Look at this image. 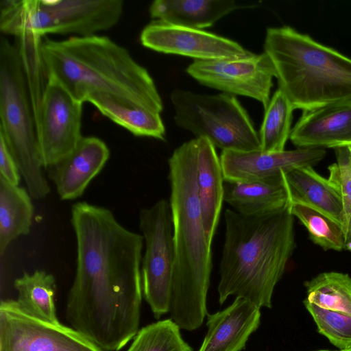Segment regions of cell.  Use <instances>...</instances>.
Here are the masks:
<instances>
[{"label": "cell", "mask_w": 351, "mask_h": 351, "mask_svg": "<svg viewBox=\"0 0 351 351\" xmlns=\"http://www.w3.org/2000/svg\"><path fill=\"white\" fill-rule=\"evenodd\" d=\"M71 223L77 265L66 319L101 351H119L139 330L143 237L86 202L72 206Z\"/></svg>", "instance_id": "6da1fadb"}, {"label": "cell", "mask_w": 351, "mask_h": 351, "mask_svg": "<svg viewBox=\"0 0 351 351\" xmlns=\"http://www.w3.org/2000/svg\"><path fill=\"white\" fill-rule=\"evenodd\" d=\"M40 53L46 79L56 80L82 103L90 95L104 94L158 113L163 110L148 71L126 48L106 36L45 38Z\"/></svg>", "instance_id": "7a4b0ae2"}, {"label": "cell", "mask_w": 351, "mask_h": 351, "mask_svg": "<svg viewBox=\"0 0 351 351\" xmlns=\"http://www.w3.org/2000/svg\"><path fill=\"white\" fill-rule=\"evenodd\" d=\"M197 138L177 147L168 160L175 247L171 319L180 329H197L208 315L212 243L204 227L197 186Z\"/></svg>", "instance_id": "3957f363"}, {"label": "cell", "mask_w": 351, "mask_h": 351, "mask_svg": "<svg viewBox=\"0 0 351 351\" xmlns=\"http://www.w3.org/2000/svg\"><path fill=\"white\" fill-rule=\"evenodd\" d=\"M225 239L219 264V302L230 295L271 308L276 284L295 248L289 205L262 215L224 211Z\"/></svg>", "instance_id": "277c9868"}, {"label": "cell", "mask_w": 351, "mask_h": 351, "mask_svg": "<svg viewBox=\"0 0 351 351\" xmlns=\"http://www.w3.org/2000/svg\"><path fill=\"white\" fill-rule=\"evenodd\" d=\"M264 52L278 89L294 109L309 110L351 100V58L290 26L268 27Z\"/></svg>", "instance_id": "5b68a950"}, {"label": "cell", "mask_w": 351, "mask_h": 351, "mask_svg": "<svg viewBox=\"0 0 351 351\" xmlns=\"http://www.w3.org/2000/svg\"><path fill=\"white\" fill-rule=\"evenodd\" d=\"M0 136L14 156L32 198L50 192L43 172L34 112L16 45L0 38Z\"/></svg>", "instance_id": "8992f818"}, {"label": "cell", "mask_w": 351, "mask_h": 351, "mask_svg": "<svg viewBox=\"0 0 351 351\" xmlns=\"http://www.w3.org/2000/svg\"><path fill=\"white\" fill-rule=\"evenodd\" d=\"M122 0H1L0 30L19 37L47 34L88 36L121 19Z\"/></svg>", "instance_id": "52a82bcc"}, {"label": "cell", "mask_w": 351, "mask_h": 351, "mask_svg": "<svg viewBox=\"0 0 351 351\" xmlns=\"http://www.w3.org/2000/svg\"><path fill=\"white\" fill-rule=\"evenodd\" d=\"M170 100L178 127L207 138L222 151L261 150L258 132L236 96L174 89Z\"/></svg>", "instance_id": "ba28073f"}, {"label": "cell", "mask_w": 351, "mask_h": 351, "mask_svg": "<svg viewBox=\"0 0 351 351\" xmlns=\"http://www.w3.org/2000/svg\"><path fill=\"white\" fill-rule=\"evenodd\" d=\"M145 243L141 262L143 295L156 319L170 312L175 265L173 226L169 200L161 199L139 213Z\"/></svg>", "instance_id": "9c48e42d"}, {"label": "cell", "mask_w": 351, "mask_h": 351, "mask_svg": "<svg viewBox=\"0 0 351 351\" xmlns=\"http://www.w3.org/2000/svg\"><path fill=\"white\" fill-rule=\"evenodd\" d=\"M0 351H101L86 337L61 323L25 312L16 300L0 303Z\"/></svg>", "instance_id": "30bf717a"}, {"label": "cell", "mask_w": 351, "mask_h": 351, "mask_svg": "<svg viewBox=\"0 0 351 351\" xmlns=\"http://www.w3.org/2000/svg\"><path fill=\"white\" fill-rule=\"evenodd\" d=\"M82 106L56 80L47 78L36 121L43 167L49 168L69 156L82 139Z\"/></svg>", "instance_id": "8fae6325"}, {"label": "cell", "mask_w": 351, "mask_h": 351, "mask_svg": "<svg viewBox=\"0 0 351 351\" xmlns=\"http://www.w3.org/2000/svg\"><path fill=\"white\" fill-rule=\"evenodd\" d=\"M186 73L199 84L232 95L259 101L265 109L276 73L269 56L263 52L233 59L194 60Z\"/></svg>", "instance_id": "7c38bea8"}, {"label": "cell", "mask_w": 351, "mask_h": 351, "mask_svg": "<svg viewBox=\"0 0 351 351\" xmlns=\"http://www.w3.org/2000/svg\"><path fill=\"white\" fill-rule=\"evenodd\" d=\"M141 44L152 50L194 60L241 58L252 53L237 42L200 29L171 25L160 21L147 25L140 35Z\"/></svg>", "instance_id": "4fadbf2b"}, {"label": "cell", "mask_w": 351, "mask_h": 351, "mask_svg": "<svg viewBox=\"0 0 351 351\" xmlns=\"http://www.w3.org/2000/svg\"><path fill=\"white\" fill-rule=\"evenodd\" d=\"M326 154L324 148L303 147L274 152L222 151L219 158L225 180L273 182L282 180V173L315 165Z\"/></svg>", "instance_id": "5bb4252c"}, {"label": "cell", "mask_w": 351, "mask_h": 351, "mask_svg": "<svg viewBox=\"0 0 351 351\" xmlns=\"http://www.w3.org/2000/svg\"><path fill=\"white\" fill-rule=\"evenodd\" d=\"M298 148L351 145V100L302 111L290 137Z\"/></svg>", "instance_id": "9a60e30c"}, {"label": "cell", "mask_w": 351, "mask_h": 351, "mask_svg": "<svg viewBox=\"0 0 351 351\" xmlns=\"http://www.w3.org/2000/svg\"><path fill=\"white\" fill-rule=\"evenodd\" d=\"M110 157L107 145L95 136L83 137L66 157L49 167L50 179L62 200L81 197Z\"/></svg>", "instance_id": "2e32d148"}, {"label": "cell", "mask_w": 351, "mask_h": 351, "mask_svg": "<svg viewBox=\"0 0 351 351\" xmlns=\"http://www.w3.org/2000/svg\"><path fill=\"white\" fill-rule=\"evenodd\" d=\"M260 308L237 297L222 311L208 315V332L198 351H241L261 322Z\"/></svg>", "instance_id": "e0dca14e"}, {"label": "cell", "mask_w": 351, "mask_h": 351, "mask_svg": "<svg viewBox=\"0 0 351 351\" xmlns=\"http://www.w3.org/2000/svg\"><path fill=\"white\" fill-rule=\"evenodd\" d=\"M197 186L202 219L212 243L223 202L224 176L214 145L205 138H196Z\"/></svg>", "instance_id": "ac0fdd59"}, {"label": "cell", "mask_w": 351, "mask_h": 351, "mask_svg": "<svg viewBox=\"0 0 351 351\" xmlns=\"http://www.w3.org/2000/svg\"><path fill=\"white\" fill-rule=\"evenodd\" d=\"M289 196V205L300 204L317 210L342 228L343 213L341 197L328 179L313 167L298 168L282 173Z\"/></svg>", "instance_id": "d6986e66"}, {"label": "cell", "mask_w": 351, "mask_h": 351, "mask_svg": "<svg viewBox=\"0 0 351 351\" xmlns=\"http://www.w3.org/2000/svg\"><path fill=\"white\" fill-rule=\"evenodd\" d=\"M233 0H155L149 6L150 16L163 23L202 30L241 8H249Z\"/></svg>", "instance_id": "ffe728a7"}, {"label": "cell", "mask_w": 351, "mask_h": 351, "mask_svg": "<svg viewBox=\"0 0 351 351\" xmlns=\"http://www.w3.org/2000/svg\"><path fill=\"white\" fill-rule=\"evenodd\" d=\"M223 201L234 211L244 215L269 214L289 206L283 179L250 182L225 180Z\"/></svg>", "instance_id": "44dd1931"}, {"label": "cell", "mask_w": 351, "mask_h": 351, "mask_svg": "<svg viewBox=\"0 0 351 351\" xmlns=\"http://www.w3.org/2000/svg\"><path fill=\"white\" fill-rule=\"evenodd\" d=\"M86 101L91 103L104 116L134 136L165 139L166 131L160 113L127 104L104 94L90 95Z\"/></svg>", "instance_id": "7402d4cb"}, {"label": "cell", "mask_w": 351, "mask_h": 351, "mask_svg": "<svg viewBox=\"0 0 351 351\" xmlns=\"http://www.w3.org/2000/svg\"><path fill=\"white\" fill-rule=\"evenodd\" d=\"M27 190L0 177V255L10 243L29 233L34 206Z\"/></svg>", "instance_id": "603a6c76"}, {"label": "cell", "mask_w": 351, "mask_h": 351, "mask_svg": "<svg viewBox=\"0 0 351 351\" xmlns=\"http://www.w3.org/2000/svg\"><path fill=\"white\" fill-rule=\"evenodd\" d=\"M14 287L18 292L16 302L25 312L53 324H60L56 315V284L52 274L43 270L25 272L14 280Z\"/></svg>", "instance_id": "cb8c5ba5"}, {"label": "cell", "mask_w": 351, "mask_h": 351, "mask_svg": "<svg viewBox=\"0 0 351 351\" xmlns=\"http://www.w3.org/2000/svg\"><path fill=\"white\" fill-rule=\"evenodd\" d=\"M305 300L317 306L351 316V277L348 274L322 272L305 282Z\"/></svg>", "instance_id": "d4e9b609"}, {"label": "cell", "mask_w": 351, "mask_h": 351, "mask_svg": "<svg viewBox=\"0 0 351 351\" xmlns=\"http://www.w3.org/2000/svg\"><path fill=\"white\" fill-rule=\"evenodd\" d=\"M294 110L287 96L278 88L265 109L263 120L258 132L262 152L285 150L286 143L290 137Z\"/></svg>", "instance_id": "484cf974"}, {"label": "cell", "mask_w": 351, "mask_h": 351, "mask_svg": "<svg viewBox=\"0 0 351 351\" xmlns=\"http://www.w3.org/2000/svg\"><path fill=\"white\" fill-rule=\"evenodd\" d=\"M292 215L306 228L311 240L324 250H344L345 239L341 227L324 214L300 204L289 205Z\"/></svg>", "instance_id": "4316f807"}, {"label": "cell", "mask_w": 351, "mask_h": 351, "mask_svg": "<svg viewBox=\"0 0 351 351\" xmlns=\"http://www.w3.org/2000/svg\"><path fill=\"white\" fill-rule=\"evenodd\" d=\"M171 319L160 320L138 330L127 351H193Z\"/></svg>", "instance_id": "83f0119b"}, {"label": "cell", "mask_w": 351, "mask_h": 351, "mask_svg": "<svg viewBox=\"0 0 351 351\" xmlns=\"http://www.w3.org/2000/svg\"><path fill=\"white\" fill-rule=\"evenodd\" d=\"M303 303L313 317L319 333L339 350L351 348V316L320 308L306 300Z\"/></svg>", "instance_id": "f1b7e54d"}, {"label": "cell", "mask_w": 351, "mask_h": 351, "mask_svg": "<svg viewBox=\"0 0 351 351\" xmlns=\"http://www.w3.org/2000/svg\"><path fill=\"white\" fill-rule=\"evenodd\" d=\"M337 162L328 167V180L337 190L341 199L345 243L351 241V167L347 147L335 148Z\"/></svg>", "instance_id": "f546056e"}, {"label": "cell", "mask_w": 351, "mask_h": 351, "mask_svg": "<svg viewBox=\"0 0 351 351\" xmlns=\"http://www.w3.org/2000/svg\"><path fill=\"white\" fill-rule=\"evenodd\" d=\"M21 173L8 145L0 136V177L12 185L19 186Z\"/></svg>", "instance_id": "4dcf8cb0"}, {"label": "cell", "mask_w": 351, "mask_h": 351, "mask_svg": "<svg viewBox=\"0 0 351 351\" xmlns=\"http://www.w3.org/2000/svg\"><path fill=\"white\" fill-rule=\"evenodd\" d=\"M344 250L351 252V241L345 243Z\"/></svg>", "instance_id": "1f68e13d"}, {"label": "cell", "mask_w": 351, "mask_h": 351, "mask_svg": "<svg viewBox=\"0 0 351 351\" xmlns=\"http://www.w3.org/2000/svg\"><path fill=\"white\" fill-rule=\"evenodd\" d=\"M348 150V154H349V161L351 167V145L347 146Z\"/></svg>", "instance_id": "d6a6232c"}, {"label": "cell", "mask_w": 351, "mask_h": 351, "mask_svg": "<svg viewBox=\"0 0 351 351\" xmlns=\"http://www.w3.org/2000/svg\"><path fill=\"white\" fill-rule=\"evenodd\" d=\"M317 351H343V350H320Z\"/></svg>", "instance_id": "836d02e7"}, {"label": "cell", "mask_w": 351, "mask_h": 351, "mask_svg": "<svg viewBox=\"0 0 351 351\" xmlns=\"http://www.w3.org/2000/svg\"><path fill=\"white\" fill-rule=\"evenodd\" d=\"M343 351H351V348L348 349V350H343Z\"/></svg>", "instance_id": "e575fe53"}]
</instances>
